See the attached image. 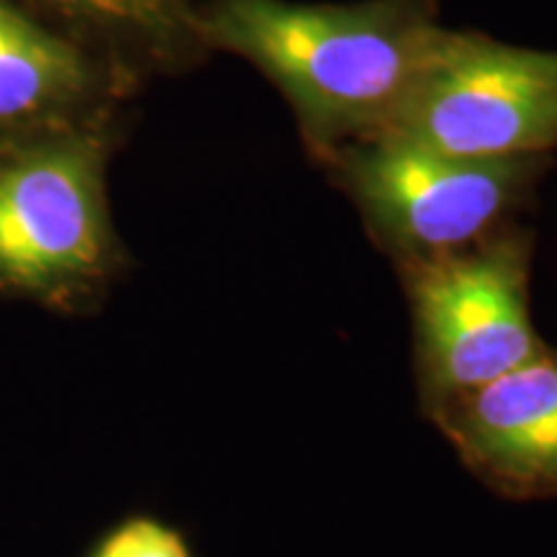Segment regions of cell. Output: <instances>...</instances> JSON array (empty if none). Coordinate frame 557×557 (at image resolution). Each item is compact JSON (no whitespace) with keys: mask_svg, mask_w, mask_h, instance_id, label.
I'll return each mask as SVG.
<instances>
[{"mask_svg":"<svg viewBox=\"0 0 557 557\" xmlns=\"http://www.w3.org/2000/svg\"><path fill=\"white\" fill-rule=\"evenodd\" d=\"M442 32L431 0H209L191 24L282 90L318 158L393 124Z\"/></svg>","mask_w":557,"mask_h":557,"instance_id":"obj_1","label":"cell"},{"mask_svg":"<svg viewBox=\"0 0 557 557\" xmlns=\"http://www.w3.org/2000/svg\"><path fill=\"white\" fill-rule=\"evenodd\" d=\"M320 160L333 165L374 238L406 263L485 240L549 163L547 156L459 158L389 135L341 145Z\"/></svg>","mask_w":557,"mask_h":557,"instance_id":"obj_2","label":"cell"},{"mask_svg":"<svg viewBox=\"0 0 557 557\" xmlns=\"http://www.w3.org/2000/svg\"><path fill=\"white\" fill-rule=\"evenodd\" d=\"M382 135L459 158L547 156L557 148V52L444 29Z\"/></svg>","mask_w":557,"mask_h":557,"instance_id":"obj_3","label":"cell"},{"mask_svg":"<svg viewBox=\"0 0 557 557\" xmlns=\"http://www.w3.org/2000/svg\"><path fill=\"white\" fill-rule=\"evenodd\" d=\"M103 139L70 132L0 158V287L70 299L114 267Z\"/></svg>","mask_w":557,"mask_h":557,"instance_id":"obj_4","label":"cell"},{"mask_svg":"<svg viewBox=\"0 0 557 557\" xmlns=\"http://www.w3.org/2000/svg\"><path fill=\"white\" fill-rule=\"evenodd\" d=\"M406 267L418 359L438 400L483 387L545 351L529 318L524 235L493 233Z\"/></svg>","mask_w":557,"mask_h":557,"instance_id":"obj_5","label":"cell"},{"mask_svg":"<svg viewBox=\"0 0 557 557\" xmlns=\"http://www.w3.org/2000/svg\"><path fill=\"white\" fill-rule=\"evenodd\" d=\"M444 403V426L478 472L511 493H557V354Z\"/></svg>","mask_w":557,"mask_h":557,"instance_id":"obj_6","label":"cell"},{"mask_svg":"<svg viewBox=\"0 0 557 557\" xmlns=\"http://www.w3.org/2000/svg\"><path fill=\"white\" fill-rule=\"evenodd\" d=\"M90 86L86 54L0 0V127L81 99Z\"/></svg>","mask_w":557,"mask_h":557,"instance_id":"obj_7","label":"cell"},{"mask_svg":"<svg viewBox=\"0 0 557 557\" xmlns=\"http://www.w3.org/2000/svg\"><path fill=\"white\" fill-rule=\"evenodd\" d=\"M47 9L65 13V16L120 34L135 37H158L181 29L191 32V21L197 16V0H34Z\"/></svg>","mask_w":557,"mask_h":557,"instance_id":"obj_8","label":"cell"},{"mask_svg":"<svg viewBox=\"0 0 557 557\" xmlns=\"http://www.w3.org/2000/svg\"><path fill=\"white\" fill-rule=\"evenodd\" d=\"M94 557H191L184 540L169 527L135 519L116 529Z\"/></svg>","mask_w":557,"mask_h":557,"instance_id":"obj_9","label":"cell"}]
</instances>
